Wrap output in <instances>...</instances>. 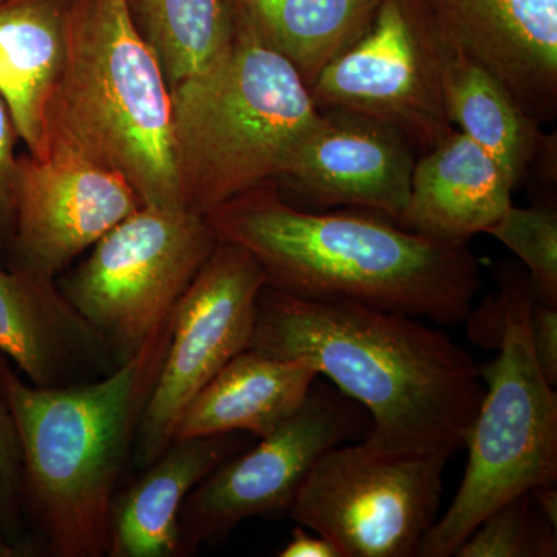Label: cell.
Instances as JSON below:
<instances>
[{
	"label": "cell",
	"mask_w": 557,
	"mask_h": 557,
	"mask_svg": "<svg viewBox=\"0 0 557 557\" xmlns=\"http://www.w3.org/2000/svg\"><path fill=\"white\" fill-rule=\"evenodd\" d=\"M252 350L309 359L369 413L361 445L384 457L448 461L465 448L483 386L480 364L420 318L341 298L260 292Z\"/></svg>",
	"instance_id": "obj_1"
},
{
	"label": "cell",
	"mask_w": 557,
	"mask_h": 557,
	"mask_svg": "<svg viewBox=\"0 0 557 557\" xmlns=\"http://www.w3.org/2000/svg\"><path fill=\"white\" fill-rule=\"evenodd\" d=\"M383 0H233L237 16L292 62L307 87L333 58L357 42Z\"/></svg>",
	"instance_id": "obj_21"
},
{
	"label": "cell",
	"mask_w": 557,
	"mask_h": 557,
	"mask_svg": "<svg viewBox=\"0 0 557 557\" xmlns=\"http://www.w3.org/2000/svg\"><path fill=\"white\" fill-rule=\"evenodd\" d=\"M515 190L504 168L463 132L454 129L418 156L409 200L397 223L431 239L468 244L504 218Z\"/></svg>",
	"instance_id": "obj_15"
},
{
	"label": "cell",
	"mask_w": 557,
	"mask_h": 557,
	"mask_svg": "<svg viewBox=\"0 0 557 557\" xmlns=\"http://www.w3.org/2000/svg\"><path fill=\"white\" fill-rule=\"evenodd\" d=\"M408 14L431 53L450 124L486 150L507 172L516 189L539 164H552V157H556L555 135H545L542 124L527 115L479 62L438 38L409 11Z\"/></svg>",
	"instance_id": "obj_16"
},
{
	"label": "cell",
	"mask_w": 557,
	"mask_h": 557,
	"mask_svg": "<svg viewBox=\"0 0 557 557\" xmlns=\"http://www.w3.org/2000/svg\"><path fill=\"white\" fill-rule=\"evenodd\" d=\"M527 267L528 281L541 302L557 307V211L555 203L511 205L487 230Z\"/></svg>",
	"instance_id": "obj_24"
},
{
	"label": "cell",
	"mask_w": 557,
	"mask_h": 557,
	"mask_svg": "<svg viewBox=\"0 0 557 557\" xmlns=\"http://www.w3.org/2000/svg\"><path fill=\"white\" fill-rule=\"evenodd\" d=\"M72 0H0V97L28 156H47L46 113L64 62Z\"/></svg>",
	"instance_id": "obj_20"
},
{
	"label": "cell",
	"mask_w": 557,
	"mask_h": 557,
	"mask_svg": "<svg viewBox=\"0 0 557 557\" xmlns=\"http://www.w3.org/2000/svg\"><path fill=\"white\" fill-rule=\"evenodd\" d=\"M16 137L17 132L9 106L0 97V228L13 225L17 172V156L14 152Z\"/></svg>",
	"instance_id": "obj_27"
},
{
	"label": "cell",
	"mask_w": 557,
	"mask_h": 557,
	"mask_svg": "<svg viewBox=\"0 0 557 557\" xmlns=\"http://www.w3.org/2000/svg\"><path fill=\"white\" fill-rule=\"evenodd\" d=\"M218 244L201 215L141 205L91 247L61 292L119 366L174 310Z\"/></svg>",
	"instance_id": "obj_7"
},
{
	"label": "cell",
	"mask_w": 557,
	"mask_h": 557,
	"mask_svg": "<svg viewBox=\"0 0 557 557\" xmlns=\"http://www.w3.org/2000/svg\"><path fill=\"white\" fill-rule=\"evenodd\" d=\"M234 434L177 440L113 502L110 557H172L183 552L180 515L194 487L228 460Z\"/></svg>",
	"instance_id": "obj_19"
},
{
	"label": "cell",
	"mask_w": 557,
	"mask_h": 557,
	"mask_svg": "<svg viewBox=\"0 0 557 557\" xmlns=\"http://www.w3.org/2000/svg\"><path fill=\"white\" fill-rule=\"evenodd\" d=\"M46 132V159L86 161L126 180L143 205L183 209L171 87L124 0H72Z\"/></svg>",
	"instance_id": "obj_4"
},
{
	"label": "cell",
	"mask_w": 557,
	"mask_h": 557,
	"mask_svg": "<svg viewBox=\"0 0 557 557\" xmlns=\"http://www.w3.org/2000/svg\"><path fill=\"white\" fill-rule=\"evenodd\" d=\"M281 557H343L338 548L321 534L307 531L306 527H296L288 544L278 553Z\"/></svg>",
	"instance_id": "obj_28"
},
{
	"label": "cell",
	"mask_w": 557,
	"mask_h": 557,
	"mask_svg": "<svg viewBox=\"0 0 557 557\" xmlns=\"http://www.w3.org/2000/svg\"><path fill=\"white\" fill-rule=\"evenodd\" d=\"M534 507L545 519L557 528V490L556 485H545L531 491Z\"/></svg>",
	"instance_id": "obj_29"
},
{
	"label": "cell",
	"mask_w": 557,
	"mask_h": 557,
	"mask_svg": "<svg viewBox=\"0 0 557 557\" xmlns=\"http://www.w3.org/2000/svg\"><path fill=\"white\" fill-rule=\"evenodd\" d=\"M318 370L306 358H276L247 348L189 403L177 440L248 432L265 437L302 406Z\"/></svg>",
	"instance_id": "obj_18"
},
{
	"label": "cell",
	"mask_w": 557,
	"mask_h": 557,
	"mask_svg": "<svg viewBox=\"0 0 557 557\" xmlns=\"http://www.w3.org/2000/svg\"><path fill=\"white\" fill-rule=\"evenodd\" d=\"M319 112L318 123L273 183L278 194L309 211L368 209L397 222L420 156L416 146L397 127L372 116Z\"/></svg>",
	"instance_id": "obj_12"
},
{
	"label": "cell",
	"mask_w": 557,
	"mask_h": 557,
	"mask_svg": "<svg viewBox=\"0 0 557 557\" xmlns=\"http://www.w3.org/2000/svg\"><path fill=\"white\" fill-rule=\"evenodd\" d=\"M370 426L359 403L318 376L292 417L194 487L180 515L183 548L226 536L247 519L285 515L318 461L333 448L362 442Z\"/></svg>",
	"instance_id": "obj_9"
},
{
	"label": "cell",
	"mask_w": 557,
	"mask_h": 557,
	"mask_svg": "<svg viewBox=\"0 0 557 557\" xmlns=\"http://www.w3.org/2000/svg\"><path fill=\"white\" fill-rule=\"evenodd\" d=\"M531 348L545 380L557 384V307L533 299L528 313Z\"/></svg>",
	"instance_id": "obj_26"
},
{
	"label": "cell",
	"mask_w": 557,
	"mask_h": 557,
	"mask_svg": "<svg viewBox=\"0 0 557 557\" xmlns=\"http://www.w3.org/2000/svg\"><path fill=\"white\" fill-rule=\"evenodd\" d=\"M24 500V456L20 431L0 383V534L16 547H20Z\"/></svg>",
	"instance_id": "obj_25"
},
{
	"label": "cell",
	"mask_w": 557,
	"mask_h": 557,
	"mask_svg": "<svg viewBox=\"0 0 557 557\" xmlns=\"http://www.w3.org/2000/svg\"><path fill=\"white\" fill-rule=\"evenodd\" d=\"M220 242L258 259L270 287L399 311L438 325L471 317L482 269L468 244L431 239L395 220L350 208L309 211L273 183L205 215Z\"/></svg>",
	"instance_id": "obj_2"
},
{
	"label": "cell",
	"mask_w": 557,
	"mask_h": 557,
	"mask_svg": "<svg viewBox=\"0 0 557 557\" xmlns=\"http://www.w3.org/2000/svg\"><path fill=\"white\" fill-rule=\"evenodd\" d=\"M234 16L225 53L171 87L180 197L201 218L276 182L321 113L292 62Z\"/></svg>",
	"instance_id": "obj_5"
},
{
	"label": "cell",
	"mask_w": 557,
	"mask_h": 557,
	"mask_svg": "<svg viewBox=\"0 0 557 557\" xmlns=\"http://www.w3.org/2000/svg\"><path fill=\"white\" fill-rule=\"evenodd\" d=\"M429 30L486 69L527 115L557 116V0H401Z\"/></svg>",
	"instance_id": "obj_13"
},
{
	"label": "cell",
	"mask_w": 557,
	"mask_h": 557,
	"mask_svg": "<svg viewBox=\"0 0 557 557\" xmlns=\"http://www.w3.org/2000/svg\"><path fill=\"white\" fill-rule=\"evenodd\" d=\"M0 351L36 387L64 386L83 366L113 359L53 277L0 269Z\"/></svg>",
	"instance_id": "obj_17"
},
{
	"label": "cell",
	"mask_w": 557,
	"mask_h": 557,
	"mask_svg": "<svg viewBox=\"0 0 557 557\" xmlns=\"http://www.w3.org/2000/svg\"><path fill=\"white\" fill-rule=\"evenodd\" d=\"M24 549L16 547V545L11 544L10 541H7L5 537L0 534V557H16L21 556Z\"/></svg>",
	"instance_id": "obj_30"
},
{
	"label": "cell",
	"mask_w": 557,
	"mask_h": 557,
	"mask_svg": "<svg viewBox=\"0 0 557 557\" xmlns=\"http://www.w3.org/2000/svg\"><path fill=\"white\" fill-rule=\"evenodd\" d=\"M557 528L537 508L531 494L512 498L491 512L458 547L454 557H555Z\"/></svg>",
	"instance_id": "obj_23"
},
{
	"label": "cell",
	"mask_w": 557,
	"mask_h": 557,
	"mask_svg": "<svg viewBox=\"0 0 557 557\" xmlns=\"http://www.w3.org/2000/svg\"><path fill=\"white\" fill-rule=\"evenodd\" d=\"M141 205L115 172L81 160L17 157L13 228L21 269L54 277Z\"/></svg>",
	"instance_id": "obj_14"
},
{
	"label": "cell",
	"mask_w": 557,
	"mask_h": 557,
	"mask_svg": "<svg viewBox=\"0 0 557 557\" xmlns=\"http://www.w3.org/2000/svg\"><path fill=\"white\" fill-rule=\"evenodd\" d=\"M446 465L347 443L318 461L288 515L343 557H418L438 519Z\"/></svg>",
	"instance_id": "obj_8"
},
{
	"label": "cell",
	"mask_w": 557,
	"mask_h": 557,
	"mask_svg": "<svg viewBox=\"0 0 557 557\" xmlns=\"http://www.w3.org/2000/svg\"><path fill=\"white\" fill-rule=\"evenodd\" d=\"M318 110L384 121L418 153L448 137L450 124L431 53L401 0H383L368 32L333 58L309 87Z\"/></svg>",
	"instance_id": "obj_11"
},
{
	"label": "cell",
	"mask_w": 557,
	"mask_h": 557,
	"mask_svg": "<svg viewBox=\"0 0 557 557\" xmlns=\"http://www.w3.org/2000/svg\"><path fill=\"white\" fill-rule=\"evenodd\" d=\"M265 285V271L248 249L219 240L175 306L163 366L135 438L139 467L148 468L170 448L189 403L251 346Z\"/></svg>",
	"instance_id": "obj_10"
},
{
	"label": "cell",
	"mask_w": 557,
	"mask_h": 557,
	"mask_svg": "<svg viewBox=\"0 0 557 557\" xmlns=\"http://www.w3.org/2000/svg\"><path fill=\"white\" fill-rule=\"evenodd\" d=\"M498 355L480 366L483 392L454 500L418 557H453L483 519L512 498L557 482V394L539 369L528 332L533 288L527 274L498 273Z\"/></svg>",
	"instance_id": "obj_6"
},
{
	"label": "cell",
	"mask_w": 557,
	"mask_h": 557,
	"mask_svg": "<svg viewBox=\"0 0 557 557\" xmlns=\"http://www.w3.org/2000/svg\"><path fill=\"white\" fill-rule=\"evenodd\" d=\"M170 87L219 60L236 27L233 0H124Z\"/></svg>",
	"instance_id": "obj_22"
},
{
	"label": "cell",
	"mask_w": 557,
	"mask_h": 557,
	"mask_svg": "<svg viewBox=\"0 0 557 557\" xmlns=\"http://www.w3.org/2000/svg\"><path fill=\"white\" fill-rule=\"evenodd\" d=\"M172 322L174 310L137 354L91 383L36 387L0 358V383L20 431L25 500L54 556L108 555L113 494L163 366Z\"/></svg>",
	"instance_id": "obj_3"
}]
</instances>
